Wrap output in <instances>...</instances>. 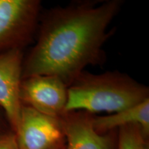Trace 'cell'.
Wrapping results in <instances>:
<instances>
[{"mask_svg":"<svg viewBox=\"0 0 149 149\" xmlns=\"http://www.w3.org/2000/svg\"><path fill=\"white\" fill-rule=\"evenodd\" d=\"M120 0L53 8L42 19L38 38L24 59L22 79L53 75L69 86L89 65L102 62L108 28L119 13Z\"/></svg>","mask_w":149,"mask_h":149,"instance_id":"1","label":"cell"},{"mask_svg":"<svg viewBox=\"0 0 149 149\" xmlns=\"http://www.w3.org/2000/svg\"><path fill=\"white\" fill-rule=\"evenodd\" d=\"M148 95L146 86L120 72L96 74L83 71L68 86L65 113L112 114L141 103Z\"/></svg>","mask_w":149,"mask_h":149,"instance_id":"2","label":"cell"},{"mask_svg":"<svg viewBox=\"0 0 149 149\" xmlns=\"http://www.w3.org/2000/svg\"><path fill=\"white\" fill-rule=\"evenodd\" d=\"M39 0H0V53L22 49L34 36L41 11Z\"/></svg>","mask_w":149,"mask_h":149,"instance_id":"3","label":"cell"},{"mask_svg":"<svg viewBox=\"0 0 149 149\" xmlns=\"http://www.w3.org/2000/svg\"><path fill=\"white\" fill-rule=\"evenodd\" d=\"M68 86L56 76H31L22 79L20 100L22 105L48 116L59 118L65 113Z\"/></svg>","mask_w":149,"mask_h":149,"instance_id":"4","label":"cell"},{"mask_svg":"<svg viewBox=\"0 0 149 149\" xmlns=\"http://www.w3.org/2000/svg\"><path fill=\"white\" fill-rule=\"evenodd\" d=\"M14 133L18 149H55L66 143L59 118L24 105Z\"/></svg>","mask_w":149,"mask_h":149,"instance_id":"5","label":"cell"},{"mask_svg":"<svg viewBox=\"0 0 149 149\" xmlns=\"http://www.w3.org/2000/svg\"><path fill=\"white\" fill-rule=\"evenodd\" d=\"M24 59L22 49L0 53V107L13 133L17 127L22 107L20 86Z\"/></svg>","mask_w":149,"mask_h":149,"instance_id":"6","label":"cell"},{"mask_svg":"<svg viewBox=\"0 0 149 149\" xmlns=\"http://www.w3.org/2000/svg\"><path fill=\"white\" fill-rule=\"evenodd\" d=\"M66 141V149H116L110 133L95 129L93 116L85 112H70L59 117Z\"/></svg>","mask_w":149,"mask_h":149,"instance_id":"7","label":"cell"},{"mask_svg":"<svg viewBox=\"0 0 149 149\" xmlns=\"http://www.w3.org/2000/svg\"><path fill=\"white\" fill-rule=\"evenodd\" d=\"M93 124L98 133L105 134L128 125H138L149 134V98L141 103L106 116L93 117Z\"/></svg>","mask_w":149,"mask_h":149,"instance_id":"8","label":"cell"},{"mask_svg":"<svg viewBox=\"0 0 149 149\" xmlns=\"http://www.w3.org/2000/svg\"><path fill=\"white\" fill-rule=\"evenodd\" d=\"M148 136L138 125H128L118 129L116 149H149Z\"/></svg>","mask_w":149,"mask_h":149,"instance_id":"9","label":"cell"},{"mask_svg":"<svg viewBox=\"0 0 149 149\" xmlns=\"http://www.w3.org/2000/svg\"><path fill=\"white\" fill-rule=\"evenodd\" d=\"M0 149H18L15 135L12 130L0 132Z\"/></svg>","mask_w":149,"mask_h":149,"instance_id":"10","label":"cell"},{"mask_svg":"<svg viewBox=\"0 0 149 149\" xmlns=\"http://www.w3.org/2000/svg\"><path fill=\"white\" fill-rule=\"evenodd\" d=\"M55 149H66V143L64 144L61 145V146H59L57 147V148H56Z\"/></svg>","mask_w":149,"mask_h":149,"instance_id":"11","label":"cell"},{"mask_svg":"<svg viewBox=\"0 0 149 149\" xmlns=\"http://www.w3.org/2000/svg\"><path fill=\"white\" fill-rule=\"evenodd\" d=\"M3 126H2V122H1V115H0V132L1 131H3V130H2Z\"/></svg>","mask_w":149,"mask_h":149,"instance_id":"12","label":"cell"}]
</instances>
